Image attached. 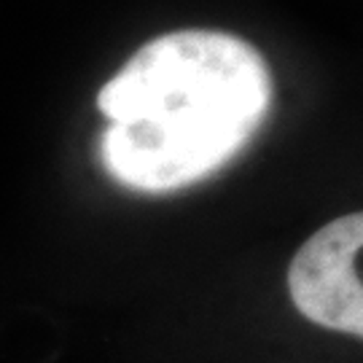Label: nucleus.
<instances>
[{
    "label": "nucleus",
    "instance_id": "2",
    "mask_svg": "<svg viewBox=\"0 0 363 363\" xmlns=\"http://www.w3.org/2000/svg\"><path fill=\"white\" fill-rule=\"evenodd\" d=\"M361 247L363 216L347 213L312 234L288 267L296 310L315 325L358 339L363 337Z\"/></svg>",
    "mask_w": 363,
    "mask_h": 363
},
{
    "label": "nucleus",
    "instance_id": "1",
    "mask_svg": "<svg viewBox=\"0 0 363 363\" xmlns=\"http://www.w3.org/2000/svg\"><path fill=\"white\" fill-rule=\"evenodd\" d=\"M272 76L256 46L216 30L148 40L97 97L100 159L135 191L164 194L220 169L269 113Z\"/></svg>",
    "mask_w": 363,
    "mask_h": 363
}]
</instances>
